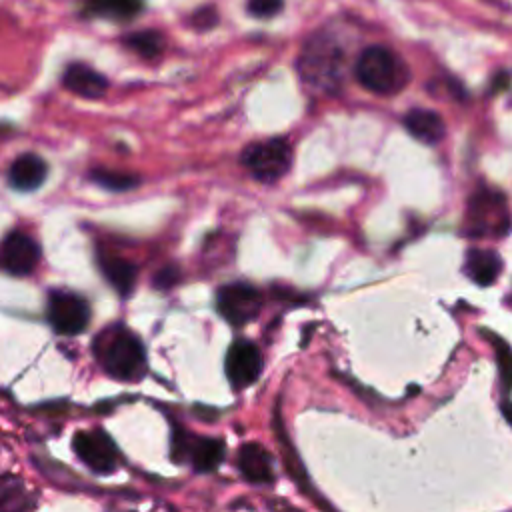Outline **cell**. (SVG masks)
<instances>
[{
    "label": "cell",
    "mask_w": 512,
    "mask_h": 512,
    "mask_svg": "<svg viewBox=\"0 0 512 512\" xmlns=\"http://www.w3.org/2000/svg\"><path fill=\"white\" fill-rule=\"evenodd\" d=\"M94 356L104 372L118 380H136L146 370V352L140 338L126 326H110L94 340Z\"/></svg>",
    "instance_id": "obj_1"
},
{
    "label": "cell",
    "mask_w": 512,
    "mask_h": 512,
    "mask_svg": "<svg viewBox=\"0 0 512 512\" xmlns=\"http://www.w3.org/2000/svg\"><path fill=\"white\" fill-rule=\"evenodd\" d=\"M298 70L302 80L318 92L334 94L342 86L344 78V50L326 34H318L304 46Z\"/></svg>",
    "instance_id": "obj_2"
},
{
    "label": "cell",
    "mask_w": 512,
    "mask_h": 512,
    "mask_svg": "<svg viewBox=\"0 0 512 512\" xmlns=\"http://www.w3.org/2000/svg\"><path fill=\"white\" fill-rule=\"evenodd\" d=\"M354 76L366 90L380 96H392L408 84L410 72L398 54L386 46L374 44L364 48L356 58Z\"/></svg>",
    "instance_id": "obj_3"
},
{
    "label": "cell",
    "mask_w": 512,
    "mask_h": 512,
    "mask_svg": "<svg viewBox=\"0 0 512 512\" xmlns=\"http://www.w3.org/2000/svg\"><path fill=\"white\" fill-rule=\"evenodd\" d=\"M240 160L256 180L270 184L288 172L292 148L284 138H268L244 148Z\"/></svg>",
    "instance_id": "obj_4"
},
{
    "label": "cell",
    "mask_w": 512,
    "mask_h": 512,
    "mask_svg": "<svg viewBox=\"0 0 512 512\" xmlns=\"http://www.w3.org/2000/svg\"><path fill=\"white\" fill-rule=\"evenodd\" d=\"M48 322L58 334H80L90 320L88 302L70 290H52L46 306Z\"/></svg>",
    "instance_id": "obj_5"
},
{
    "label": "cell",
    "mask_w": 512,
    "mask_h": 512,
    "mask_svg": "<svg viewBox=\"0 0 512 512\" xmlns=\"http://www.w3.org/2000/svg\"><path fill=\"white\" fill-rule=\"evenodd\" d=\"M216 308L220 316L232 326H244L258 316L262 298L254 286L246 282H232L218 290Z\"/></svg>",
    "instance_id": "obj_6"
},
{
    "label": "cell",
    "mask_w": 512,
    "mask_h": 512,
    "mask_svg": "<svg viewBox=\"0 0 512 512\" xmlns=\"http://www.w3.org/2000/svg\"><path fill=\"white\" fill-rule=\"evenodd\" d=\"M172 454L176 460H186L196 472H212L224 458V442L216 438H198L188 430H174Z\"/></svg>",
    "instance_id": "obj_7"
},
{
    "label": "cell",
    "mask_w": 512,
    "mask_h": 512,
    "mask_svg": "<svg viewBox=\"0 0 512 512\" xmlns=\"http://www.w3.org/2000/svg\"><path fill=\"white\" fill-rule=\"evenodd\" d=\"M72 448L76 456L94 472L108 474L118 468L120 454L112 438L102 430H82L74 436Z\"/></svg>",
    "instance_id": "obj_8"
},
{
    "label": "cell",
    "mask_w": 512,
    "mask_h": 512,
    "mask_svg": "<svg viewBox=\"0 0 512 512\" xmlns=\"http://www.w3.org/2000/svg\"><path fill=\"white\" fill-rule=\"evenodd\" d=\"M226 378L234 388H246L254 384L262 372V356L256 344L248 340L234 342L224 358Z\"/></svg>",
    "instance_id": "obj_9"
},
{
    "label": "cell",
    "mask_w": 512,
    "mask_h": 512,
    "mask_svg": "<svg viewBox=\"0 0 512 512\" xmlns=\"http://www.w3.org/2000/svg\"><path fill=\"white\" fill-rule=\"evenodd\" d=\"M40 260V248L32 236L14 230L0 244V266L12 276H28Z\"/></svg>",
    "instance_id": "obj_10"
},
{
    "label": "cell",
    "mask_w": 512,
    "mask_h": 512,
    "mask_svg": "<svg viewBox=\"0 0 512 512\" xmlns=\"http://www.w3.org/2000/svg\"><path fill=\"white\" fill-rule=\"evenodd\" d=\"M48 176V164L34 152L20 154L8 168V182L14 190L32 192L44 184Z\"/></svg>",
    "instance_id": "obj_11"
},
{
    "label": "cell",
    "mask_w": 512,
    "mask_h": 512,
    "mask_svg": "<svg viewBox=\"0 0 512 512\" xmlns=\"http://www.w3.org/2000/svg\"><path fill=\"white\" fill-rule=\"evenodd\" d=\"M238 470L248 482L270 484L274 480V460L260 444H244L236 456Z\"/></svg>",
    "instance_id": "obj_12"
},
{
    "label": "cell",
    "mask_w": 512,
    "mask_h": 512,
    "mask_svg": "<svg viewBox=\"0 0 512 512\" xmlns=\"http://www.w3.org/2000/svg\"><path fill=\"white\" fill-rule=\"evenodd\" d=\"M404 128L412 138H416L422 144L434 146L438 144L446 134V124L442 116L428 108H412L404 116Z\"/></svg>",
    "instance_id": "obj_13"
},
{
    "label": "cell",
    "mask_w": 512,
    "mask_h": 512,
    "mask_svg": "<svg viewBox=\"0 0 512 512\" xmlns=\"http://www.w3.org/2000/svg\"><path fill=\"white\" fill-rule=\"evenodd\" d=\"M62 82L70 92L84 98H100L108 88V80L100 72L82 62L70 64L64 70Z\"/></svg>",
    "instance_id": "obj_14"
},
{
    "label": "cell",
    "mask_w": 512,
    "mask_h": 512,
    "mask_svg": "<svg viewBox=\"0 0 512 512\" xmlns=\"http://www.w3.org/2000/svg\"><path fill=\"white\" fill-rule=\"evenodd\" d=\"M502 270V258L494 250L486 248H470L466 252L464 272L478 286H490Z\"/></svg>",
    "instance_id": "obj_15"
},
{
    "label": "cell",
    "mask_w": 512,
    "mask_h": 512,
    "mask_svg": "<svg viewBox=\"0 0 512 512\" xmlns=\"http://www.w3.org/2000/svg\"><path fill=\"white\" fill-rule=\"evenodd\" d=\"M98 264L102 276L114 286V290L122 296H128L136 284V266L126 258L112 256V254H98Z\"/></svg>",
    "instance_id": "obj_16"
},
{
    "label": "cell",
    "mask_w": 512,
    "mask_h": 512,
    "mask_svg": "<svg viewBox=\"0 0 512 512\" xmlns=\"http://www.w3.org/2000/svg\"><path fill=\"white\" fill-rule=\"evenodd\" d=\"M144 0H90L88 12L112 18V20H128L142 10Z\"/></svg>",
    "instance_id": "obj_17"
},
{
    "label": "cell",
    "mask_w": 512,
    "mask_h": 512,
    "mask_svg": "<svg viewBox=\"0 0 512 512\" xmlns=\"http://www.w3.org/2000/svg\"><path fill=\"white\" fill-rule=\"evenodd\" d=\"M124 44L144 58H154L162 52L164 38L156 30H142V32H134V34L126 36Z\"/></svg>",
    "instance_id": "obj_18"
},
{
    "label": "cell",
    "mask_w": 512,
    "mask_h": 512,
    "mask_svg": "<svg viewBox=\"0 0 512 512\" xmlns=\"http://www.w3.org/2000/svg\"><path fill=\"white\" fill-rule=\"evenodd\" d=\"M88 176H90L92 182L104 186L106 190H114V192H122V190H128V188L138 184V178H134L132 174L106 170V168H96Z\"/></svg>",
    "instance_id": "obj_19"
},
{
    "label": "cell",
    "mask_w": 512,
    "mask_h": 512,
    "mask_svg": "<svg viewBox=\"0 0 512 512\" xmlns=\"http://www.w3.org/2000/svg\"><path fill=\"white\" fill-rule=\"evenodd\" d=\"M492 342H494V348H496V360H498V366H500L502 384H504L506 390H512V350L498 336H492Z\"/></svg>",
    "instance_id": "obj_20"
},
{
    "label": "cell",
    "mask_w": 512,
    "mask_h": 512,
    "mask_svg": "<svg viewBox=\"0 0 512 512\" xmlns=\"http://www.w3.org/2000/svg\"><path fill=\"white\" fill-rule=\"evenodd\" d=\"M24 488L14 480L0 482V508H22L24 506Z\"/></svg>",
    "instance_id": "obj_21"
},
{
    "label": "cell",
    "mask_w": 512,
    "mask_h": 512,
    "mask_svg": "<svg viewBox=\"0 0 512 512\" xmlns=\"http://www.w3.org/2000/svg\"><path fill=\"white\" fill-rule=\"evenodd\" d=\"M284 0H248V12L256 18H270L282 10Z\"/></svg>",
    "instance_id": "obj_22"
},
{
    "label": "cell",
    "mask_w": 512,
    "mask_h": 512,
    "mask_svg": "<svg viewBox=\"0 0 512 512\" xmlns=\"http://www.w3.org/2000/svg\"><path fill=\"white\" fill-rule=\"evenodd\" d=\"M176 280H178V270L176 268H162L154 282H156L158 288L164 290V288H170Z\"/></svg>",
    "instance_id": "obj_23"
}]
</instances>
